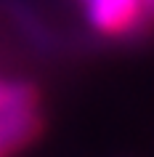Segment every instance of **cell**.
Here are the masks:
<instances>
[{"label":"cell","mask_w":154,"mask_h":157,"mask_svg":"<svg viewBox=\"0 0 154 157\" xmlns=\"http://www.w3.org/2000/svg\"><path fill=\"white\" fill-rule=\"evenodd\" d=\"M88 24L104 37H146L141 0H80Z\"/></svg>","instance_id":"6da1fadb"},{"label":"cell","mask_w":154,"mask_h":157,"mask_svg":"<svg viewBox=\"0 0 154 157\" xmlns=\"http://www.w3.org/2000/svg\"><path fill=\"white\" fill-rule=\"evenodd\" d=\"M21 107H40V93L27 80H6L0 77V115Z\"/></svg>","instance_id":"7a4b0ae2"},{"label":"cell","mask_w":154,"mask_h":157,"mask_svg":"<svg viewBox=\"0 0 154 157\" xmlns=\"http://www.w3.org/2000/svg\"><path fill=\"white\" fill-rule=\"evenodd\" d=\"M141 11H144V32H154V0H141Z\"/></svg>","instance_id":"3957f363"},{"label":"cell","mask_w":154,"mask_h":157,"mask_svg":"<svg viewBox=\"0 0 154 157\" xmlns=\"http://www.w3.org/2000/svg\"><path fill=\"white\" fill-rule=\"evenodd\" d=\"M0 157H8V152H6V147L0 144Z\"/></svg>","instance_id":"277c9868"}]
</instances>
